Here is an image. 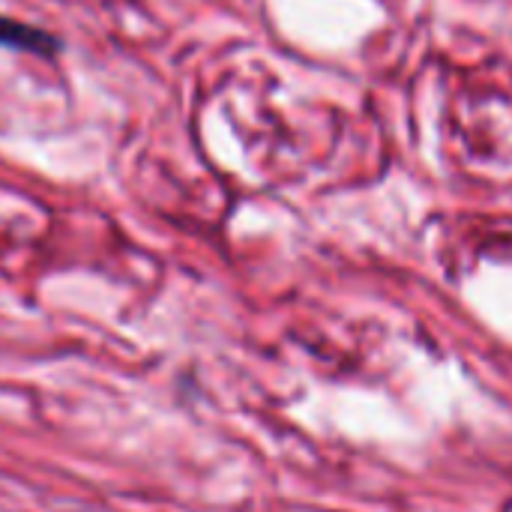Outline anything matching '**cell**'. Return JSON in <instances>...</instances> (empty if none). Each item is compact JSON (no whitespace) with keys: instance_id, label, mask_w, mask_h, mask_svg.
Returning <instances> with one entry per match:
<instances>
[{"instance_id":"cell-1","label":"cell","mask_w":512,"mask_h":512,"mask_svg":"<svg viewBox=\"0 0 512 512\" xmlns=\"http://www.w3.org/2000/svg\"><path fill=\"white\" fill-rule=\"evenodd\" d=\"M0 48L9 51H21V54H33V57H57L60 54V39L36 24L0 15Z\"/></svg>"}]
</instances>
